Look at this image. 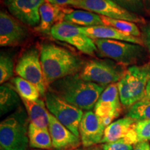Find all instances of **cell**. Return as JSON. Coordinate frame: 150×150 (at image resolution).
Listing matches in <instances>:
<instances>
[{
    "instance_id": "cell-29",
    "label": "cell",
    "mask_w": 150,
    "mask_h": 150,
    "mask_svg": "<svg viewBox=\"0 0 150 150\" xmlns=\"http://www.w3.org/2000/svg\"><path fill=\"white\" fill-rule=\"evenodd\" d=\"M134 129L138 136V142L150 140V120L136 122Z\"/></svg>"
},
{
    "instance_id": "cell-28",
    "label": "cell",
    "mask_w": 150,
    "mask_h": 150,
    "mask_svg": "<svg viewBox=\"0 0 150 150\" xmlns=\"http://www.w3.org/2000/svg\"><path fill=\"white\" fill-rule=\"evenodd\" d=\"M126 10L141 16L146 9L143 0H112Z\"/></svg>"
},
{
    "instance_id": "cell-15",
    "label": "cell",
    "mask_w": 150,
    "mask_h": 150,
    "mask_svg": "<svg viewBox=\"0 0 150 150\" xmlns=\"http://www.w3.org/2000/svg\"><path fill=\"white\" fill-rule=\"evenodd\" d=\"M80 29L83 34L88 35L92 39H95V40L96 39H107V40H120L144 46L141 38L127 35L110 26L104 25L92 27H80Z\"/></svg>"
},
{
    "instance_id": "cell-4",
    "label": "cell",
    "mask_w": 150,
    "mask_h": 150,
    "mask_svg": "<svg viewBox=\"0 0 150 150\" xmlns=\"http://www.w3.org/2000/svg\"><path fill=\"white\" fill-rule=\"evenodd\" d=\"M29 120L23 108L17 109L0 124V145L2 150H27Z\"/></svg>"
},
{
    "instance_id": "cell-21",
    "label": "cell",
    "mask_w": 150,
    "mask_h": 150,
    "mask_svg": "<svg viewBox=\"0 0 150 150\" xmlns=\"http://www.w3.org/2000/svg\"><path fill=\"white\" fill-rule=\"evenodd\" d=\"M28 136L30 147L40 149H53L51 135L49 129L39 128L30 122Z\"/></svg>"
},
{
    "instance_id": "cell-17",
    "label": "cell",
    "mask_w": 150,
    "mask_h": 150,
    "mask_svg": "<svg viewBox=\"0 0 150 150\" xmlns=\"http://www.w3.org/2000/svg\"><path fill=\"white\" fill-rule=\"evenodd\" d=\"M136 122L134 120L127 116L112 122L105 129L101 144L110 143L127 138L134 131Z\"/></svg>"
},
{
    "instance_id": "cell-3",
    "label": "cell",
    "mask_w": 150,
    "mask_h": 150,
    "mask_svg": "<svg viewBox=\"0 0 150 150\" xmlns=\"http://www.w3.org/2000/svg\"><path fill=\"white\" fill-rule=\"evenodd\" d=\"M150 80V61L127 69L117 82L120 98L122 106L130 108L146 97L145 91Z\"/></svg>"
},
{
    "instance_id": "cell-22",
    "label": "cell",
    "mask_w": 150,
    "mask_h": 150,
    "mask_svg": "<svg viewBox=\"0 0 150 150\" xmlns=\"http://www.w3.org/2000/svg\"><path fill=\"white\" fill-rule=\"evenodd\" d=\"M80 33H81V31L79 26L66 21L55 24L50 31V34L54 39L65 42L70 38Z\"/></svg>"
},
{
    "instance_id": "cell-12",
    "label": "cell",
    "mask_w": 150,
    "mask_h": 150,
    "mask_svg": "<svg viewBox=\"0 0 150 150\" xmlns=\"http://www.w3.org/2000/svg\"><path fill=\"white\" fill-rule=\"evenodd\" d=\"M46 0H4L11 16L29 27H37L40 24V6Z\"/></svg>"
},
{
    "instance_id": "cell-8",
    "label": "cell",
    "mask_w": 150,
    "mask_h": 150,
    "mask_svg": "<svg viewBox=\"0 0 150 150\" xmlns=\"http://www.w3.org/2000/svg\"><path fill=\"white\" fill-rule=\"evenodd\" d=\"M19 76L33 84L38 89L40 95H45L47 87L42 65L40 56L38 49L31 47L25 50L19 58L15 68Z\"/></svg>"
},
{
    "instance_id": "cell-10",
    "label": "cell",
    "mask_w": 150,
    "mask_h": 150,
    "mask_svg": "<svg viewBox=\"0 0 150 150\" xmlns=\"http://www.w3.org/2000/svg\"><path fill=\"white\" fill-rule=\"evenodd\" d=\"M122 105L117 83H112L108 86L100 95L94 107V112L106 127L120 115Z\"/></svg>"
},
{
    "instance_id": "cell-20",
    "label": "cell",
    "mask_w": 150,
    "mask_h": 150,
    "mask_svg": "<svg viewBox=\"0 0 150 150\" xmlns=\"http://www.w3.org/2000/svg\"><path fill=\"white\" fill-rule=\"evenodd\" d=\"M22 101L18 91L11 83H2L0 87V115L3 116L16 110Z\"/></svg>"
},
{
    "instance_id": "cell-6",
    "label": "cell",
    "mask_w": 150,
    "mask_h": 150,
    "mask_svg": "<svg viewBox=\"0 0 150 150\" xmlns=\"http://www.w3.org/2000/svg\"><path fill=\"white\" fill-rule=\"evenodd\" d=\"M125 71L124 65L111 59H94L86 62L79 74L83 80L106 88L119 81Z\"/></svg>"
},
{
    "instance_id": "cell-30",
    "label": "cell",
    "mask_w": 150,
    "mask_h": 150,
    "mask_svg": "<svg viewBox=\"0 0 150 150\" xmlns=\"http://www.w3.org/2000/svg\"><path fill=\"white\" fill-rule=\"evenodd\" d=\"M102 147L103 150H134V148L132 145H129L122 140L110 143L103 144Z\"/></svg>"
},
{
    "instance_id": "cell-26",
    "label": "cell",
    "mask_w": 150,
    "mask_h": 150,
    "mask_svg": "<svg viewBox=\"0 0 150 150\" xmlns=\"http://www.w3.org/2000/svg\"><path fill=\"white\" fill-rule=\"evenodd\" d=\"M129 117L135 121L150 120V100L145 97L135 103L129 108L127 113Z\"/></svg>"
},
{
    "instance_id": "cell-36",
    "label": "cell",
    "mask_w": 150,
    "mask_h": 150,
    "mask_svg": "<svg viewBox=\"0 0 150 150\" xmlns=\"http://www.w3.org/2000/svg\"><path fill=\"white\" fill-rule=\"evenodd\" d=\"M89 150H103L102 145L101 146H97V145H94L93 147H88Z\"/></svg>"
},
{
    "instance_id": "cell-32",
    "label": "cell",
    "mask_w": 150,
    "mask_h": 150,
    "mask_svg": "<svg viewBox=\"0 0 150 150\" xmlns=\"http://www.w3.org/2000/svg\"><path fill=\"white\" fill-rule=\"evenodd\" d=\"M76 0H46V1L52 4L59 6H72L74 4Z\"/></svg>"
},
{
    "instance_id": "cell-37",
    "label": "cell",
    "mask_w": 150,
    "mask_h": 150,
    "mask_svg": "<svg viewBox=\"0 0 150 150\" xmlns=\"http://www.w3.org/2000/svg\"><path fill=\"white\" fill-rule=\"evenodd\" d=\"M75 150H89L88 148H78V149H75Z\"/></svg>"
},
{
    "instance_id": "cell-24",
    "label": "cell",
    "mask_w": 150,
    "mask_h": 150,
    "mask_svg": "<svg viewBox=\"0 0 150 150\" xmlns=\"http://www.w3.org/2000/svg\"><path fill=\"white\" fill-rule=\"evenodd\" d=\"M66 42L74 46L82 53L90 56L95 55L98 51L95 41L82 32L70 38Z\"/></svg>"
},
{
    "instance_id": "cell-9",
    "label": "cell",
    "mask_w": 150,
    "mask_h": 150,
    "mask_svg": "<svg viewBox=\"0 0 150 150\" xmlns=\"http://www.w3.org/2000/svg\"><path fill=\"white\" fill-rule=\"evenodd\" d=\"M73 6L91 11L106 18L146 24L142 16L126 10L112 0H76Z\"/></svg>"
},
{
    "instance_id": "cell-11",
    "label": "cell",
    "mask_w": 150,
    "mask_h": 150,
    "mask_svg": "<svg viewBox=\"0 0 150 150\" xmlns=\"http://www.w3.org/2000/svg\"><path fill=\"white\" fill-rule=\"evenodd\" d=\"M25 24L5 11L0 13V45H20L27 40L29 33Z\"/></svg>"
},
{
    "instance_id": "cell-33",
    "label": "cell",
    "mask_w": 150,
    "mask_h": 150,
    "mask_svg": "<svg viewBox=\"0 0 150 150\" xmlns=\"http://www.w3.org/2000/svg\"><path fill=\"white\" fill-rule=\"evenodd\" d=\"M134 150H150V144L147 141L139 142L135 145Z\"/></svg>"
},
{
    "instance_id": "cell-35",
    "label": "cell",
    "mask_w": 150,
    "mask_h": 150,
    "mask_svg": "<svg viewBox=\"0 0 150 150\" xmlns=\"http://www.w3.org/2000/svg\"><path fill=\"white\" fill-rule=\"evenodd\" d=\"M146 11H150V0H143Z\"/></svg>"
},
{
    "instance_id": "cell-23",
    "label": "cell",
    "mask_w": 150,
    "mask_h": 150,
    "mask_svg": "<svg viewBox=\"0 0 150 150\" xmlns=\"http://www.w3.org/2000/svg\"><path fill=\"white\" fill-rule=\"evenodd\" d=\"M11 81L15 85V88L21 98L30 101H35L40 97V93L38 89L28 81L20 76H16L13 78Z\"/></svg>"
},
{
    "instance_id": "cell-14",
    "label": "cell",
    "mask_w": 150,
    "mask_h": 150,
    "mask_svg": "<svg viewBox=\"0 0 150 150\" xmlns=\"http://www.w3.org/2000/svg\"><path fill=\"white\" fill-rule=\"evenodd\" d=\"M53 149L55 150H75L79 148L81 141L72 131L63 126L50 112L49 127Z\"/></svg>"
},
{
    "instance_id": "cell-7",
    "label": "cell",
    "mask_w": 150,
    "mask_h": 150,
    "mask_svg": "<svg viewBox=\"0 0 150 150\" xmlns=\"http://www.w3.org/2000/svg\"><path fill=\"white\" fill-rule=\"evenodd\" d=\"M45 102L49 112L76 136L80 137L79 125L84 112L69 104L52 92L47 91Z\"/></svg>"
},
{
    "instance_id": "cell-25",
    "label": "cell",
    "mask_w": 150,
    "mask_h": 150,
    "mask_svg": "<svg viewBox=\"0 0 150 150\" xmlns=\"http://www.w3.org/2000/svg\"><path fill=\"white\" fill-rule=\"evenodd\" d=\"M102 19L104 25L110 26V27L115 28L127 35L141 38V31L134 22L125 21V20H115V19L108 18L104 16H102Z\"/></svg>"
},
{
    "instance_id": "cell-5",
    "label": "cell",
    "mask_w": 150,
    "mask_h": 150,
    "mask_svg": "<svg viewBox=\"0 0 150 150\" xmlns=\"http://www.w3.org/2000/svg\"><path fill=\"white\" fill-rule=\"evenodd\" d=\"M95 42L101 56L124 66L146 63L145 61L149 53L144 46L124 41L96 39Z\"/></svg>"
},
{
    "instance_id": "cell-16",
    "label": "cell",
    "mask_w": 150,
    "mask_h": 150,
    "mask_svg": "<svg viewBox=\"0 0 150 150\" xmlns=\"http://www.w3.org/2000/svg\"><path fill=\"white\" fill-rule=\"evenodd\" d=\"M66 8L59 6L45 1L41 6L40 13V24L35 27V30L42 33H50L54 24L64 21Z\"/></svg>"
},
{
    "instance_id": "cell-1",
    "label": "cell",
    "mask_w": 150,
    "mask_h": 150,
    "mask_svg": "<svg viewBox=\"0 0 150 150\" xmlns=\"http://www.w3.org/2000/svg\"><path fill=\"white\" fill-rule=\"evenodd\" d=\"M47 88L69 104L88 111L94 108L106 88L83 80L78 73L56 81Z\"/></svg>"
},
{
    "instance_id": "cell-2",
    "label": "cell",
    "mask_w": 150,
    "mask_h": 150,
    "mask_svg": "<svg viewBox=\"0 0 150 150\" xmlns=\"http://www.w3.org/2000/svg\"><path fill=\"white\" fill-rule=\"evenodd\" d=\"M40 62L46 85L67 76L78 74L85 65L77 55L53 43H44L40 50Z\"/></svg>"
},
{
    "instance_id": "cell-34",
    "label": "cell",
    "mask_w": 150,
    "mask_h": 150,
    "mask_svg": "<svg viewBox=\"0 0 150 150\" xmlns=\"http://www.w3.org/2000/svg\"><path fill=\"white\" fill-rule=\"evenodd\" d=\"M145 95H146V97L150 100V80L148 81L147 87H146Z\"/></svg>"
},
{
    "instance_id": "cell-18",
    "label": "cell",
    "mask_w": 150,
    "mask_h": 150,
    "mask_svg": "<svg viewBox=\"0 0 150 150\" xmlns=\"http://www.w3.org/2000/svg\"><path fill=\"white\" fill-rule=\"evenodd\" d=\"M21 99L25 106L30 122L39 128L48 129L50 112L47 110L45 102L40 99L35 101Z\"/></svg>"
},
{
    "instance_id": "cell-31",
    "label": "cell",
    "mask_w": 150,
    "mask_h": 150,
    "mask_svg": "<svg viewBox=\"0 0 150 150\" xmlns=\"http://www.w3.org/2000/svg\"><path fill=\"white\" fill-rule=\"evenodd\" d=\"M141 38L144 47L150 54V23L142 24L141 27Z\"/></svg>"
},
{
    "instance_id": "cell-27",
    "label": "cell",
    "mask_w": 150,
    "mask_h": 150,
    "mask_svg": "<svg viewBox=\"0 0 150 150\" xmlns=\"http://www.w3.org/2000/svg\"><path fill=\"white\" fill-rule=\"evenodd\" d=\"M14 75V62L12 57L5 52L0 56V83H4Z\"/></svg>"
},
{
    "instance_id": "cell-19",
    "label": "cell",
    "mask_w": 150,
    "mask_h": 150,
    "mask_svg": "<svg viewBox=\"0 0 150 150\" xmlns=\"http://www.w3.org/2000/svg\"><path fill=\"white\" fill-rule=\"evenodd\" d=\"M64 21L82 27L104 26L102 16L86 10H72L66 8Z\"/></svg>"
},
{
    "instance_id": "cell-13",
    "label": "cell",
    "mask_w": 150,
    "mask_h": 150,
    "mask_svg": "<svg viewBox=\"0 0 150 150\" xmlns=\"http://www.w3.org/2000/svg\"><path fill=\"white\" fill-rule=\"evenodd\" d=\"M106 127L95 112L88 110L83 113L79 125L82 145L85 148L101 144Z\"/></svg>"
}]
</instances>
